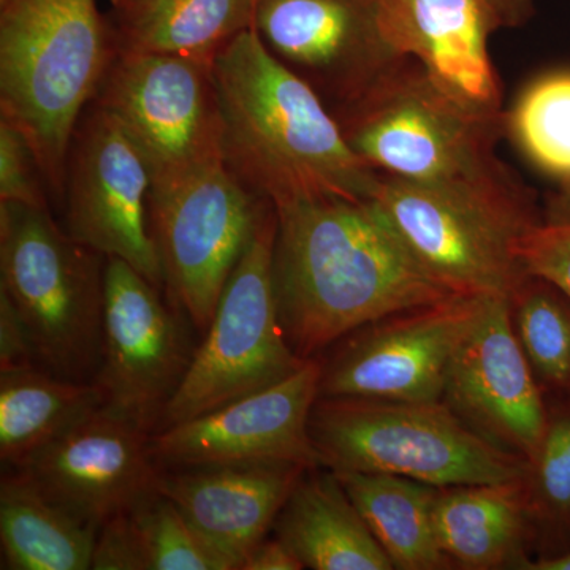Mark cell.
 <instances>
[{"instance_id":"6da1fadb","label":"cell","mask_w":570,"mask_h":570,"mask_svg":"<svg viewBox=\"0 0 570 570\" xmlns=\"http://www.w3.org/2000/svg\"><path fill=\"white\" fill-rule=\"evenodd\" d=\"M281 325L303 360L393 314L455 294L415 261L373 200L299 202L276 209Z\"/></svg>"},{"instance_id":"7a4b0ae2","label":"cell","mask_w":570,"mask_h":570,"mask_svg":"<svg viewBox=\"0 0 570 570\" xmlns=\"http://www.w3.org/2000/svg\"><path fill=\"white\" fill-rule=\"evenodd\" d=\"M213 80L225 163L258 197L275 209L371 198L377 171L348 146L321 96L275 58L254 29L217 52Z\"/></svg>"},{"instance_id":"3957f363","label":"cell","mask_w":570,"mask_h":570,"mask_svg":"<svg viewBox=\"0 0 570 570\" xmlns=\"http://www.w3.org/2000/svg\"><path fill=\"white\" fill-rule=\"evenodd\" d=\"M370 200L428 275L452 294L510 298L530 276L519 246L542 209L502 163L442 181L379 174Z\"/></svg>"},{"instance_id":"277c9868","label":"cell","mask_w":570,"mask_h":570,"mask_svg":"<svg viewBox=\"0 0 570 570\" xmlns=\"http://www.w3.org/2000/svg\"><path fill=\"white\" fill-rule=\"evenodd\" d=\"M0 104L62 194L82 108L111 67V32L97 0L0 3Z\"/></svg>"},{"instance_id":"5b68a950","label":"cell","mask_w":570,"mask_h":570,"mask_svg":"<svg viewBox=\"0 0 570 570\" xmlns=\"http://www.w3.org/2000/svg\"><path fill=\"white\" fill-rule=\"evenodd\" d=\"M309 434L330 471L382 472L438 487L527 478L530 463L480 436L442 401L318 396Z\"/></svg>"},{"instance_id":"8992f818","label":"cell","mask_w":570,"mask_h":570,"mask_svg":"<svg viewBox=\"0 0 570 570\" xmlns=\"http://www.w3.org/2000/svg\"><path fill=\"white\" fill-rule=\"evenodd\" d=\"M48 208L0 204V292L9 296L45 370L92 382L102 356L104 272Z\"/></svg>"},{"instance_id":"52a82bcc","label":"cell","mask_w":570,"mask_h":570,"mask_svg":"<svg viewBox=\"0 0 570 570\" xmlns=\"http://www.w3.org/2000/svg\"><path fill=\"white\" fill-rule=\"evenodd\" d=\"M356 156L374 171L411 181H442L497 167L502 118L468 110L400 59L354 104L333 112Z\"/></svg>"},{"instance_id":"ba28073f","label":"cell","mask_w":570,"mask_h":570,"mask_svg":"<svg viewBox=\"0 0 570 570\" xmlns=\"http://www.w3.org/2000/svg\"><path fill=\"white\" fill-rule=\"evenodd\" d=\"M276 236L277 213L268 204L225 285L204 343L195 348L178 392L165 407L160 428L272 387L305 365L281 325L273 273Z\"/></svg>"},{"instance_id":"9c48e42d","label":"cell","mask_w":570,"mask_h":570,"mask_svg":"<svg viewBox=\"0 0 570 570\" xmlns=\"http://www.w3.org/2000/svg\"><path fill=\"white\" fill-rule=\"evenodd\" d=\"M268 204L224 159L151 187L149 223L165 285L200 332Z\"/></svg>"},{"instance_id":"30bf717a","label":"cell","mask_w":570,"mask_h":570,"mask_svg":"<svg viewBox=\"0 0 570 570\" xmlns=\"http://www.w3.org/2000/svg\"><path fill=\"white\" fill-rule=\"evenodd\" d=\"M119 51L97 94V107L137 146L151 174V187L225 160L213 62Z\"/></svg>"},{"instance_id":"8fae6325","label":"cell","mask_w":570,"mask_h":570,"mask_svg":"<svg viewBox=\"0 0 570 570\" xmlns=\"http://www.w3.org/2000/svg\"><path fill=\"white\" fill-rule=\"evenodd\" d=\"M487 298L453 295L362 326L321 362L318 396L441 401L453 355Z\"/></svg>"},{"instance_id":"7c38bea8","label":"cell","mask_w":570,"mask_h":570,"mask_svg":"<svg viewBox=\"0 0 570 570\" xmlns=\"http://www.w3.org/2000/svg\"><path fill=\"white\" fill-rule=\"evenodd\" d=\"M104 268L102 356L94 384L104 407L135 425L159 428L189 370L194 351L159 287L121 261Z\"/></svg>"},{"instance_id":"4fadbf2b","label":"cell","mask_w":570,"mask_h":570,"mask_svg":"<svg viewBox=\"0 0 570 570\" xmlns=\"http://www.w3.org/2000/svg\"><path fill=\"white\" fill-rule=\"evenodd\" d=\"M69 167L67 234L163 287V262L148 220L151 174L129 135L102 108L78 132Z\"/></svg>"},{"instance_id":"5bb4252c","label":"cell","mask_w":570,"mask_h":570,"mask_svg":"<svg viewBox=\"0 0 570 570\" xmlns=\"http://www.w3.org/2000/svg\"><path fill=\"white\" fill-rule=\"evenodd\" d=\"M254 31L332 112L404 58L382 32L379 0H258Z\"/></svg>"},{"instance_id":"9a60e30c","label":"cell","mask_w":570,"mask_h":570,"mask_svg":"<svg viewBox=\"0 0 570 570\" xmlns=\"http://www.w3.org/2000/svg\"><path fill=\"white\" fill-rule=\"evenodd\" d=\"M321 374V362L309 358L272 387L160 428L151 436L154 459L171 469L245 463L321 466L309 434Z\"/></svg>"},{"instance_id":"2e32d148","label":"cell","mask_w":570,"mask_h":570,"mask_svg":"<svg viewBox=\"0 0 570 570\" xmlns=\"http://www.w3.org/2000/svg\"><path fill=\"white\" fill-rule=\"evenodd\" d=\"M445 404L475 433L532 463L549 426V404L524 355L509 296H489L450 363Z\"/></svg>"},{"instance_id":"e0dca14e","label":"cell","mask_w":570,"mask_h":570,"mask_svg":"<svg viewBox=\"0 0 570 570\" xmlns=\"http://www.w3.org/2000/svg\"><path fill=\"white\" fill-rule=\"evenodd\" d=\"M157 466L149 431L100 407L18 469L99 531L159 493Z\"/></svg>"},{"instance_id":"ac0fdd59","label":"cell","mask_w":570,"mask_h":570,"mask_svg":"<svg viewBox=\"0 0 570 570\" xmlns=\"http://www.w3.org/2000/svg\"><path fill=\"white\" fill-rule=\"evenodd\" d=\"M379 21L393 50L417 61L442 92L480 116H504L490 55L499 26L485 0H379Z\"/></svg>"},{"instance_id":"d6986e66","label":"cell","mask_w":570,"mask_h":570,"mask_svg":"<svg viewBox=\"0 0 570 570\" xmlns=\"http://www.w3.org/2000/svg\"><path fill=\"white\" fill-rule=\"evenodd\" d=\"M307 469L287 463L181 468L163 472L159 491L227 570H242Z\"/></svg>"},{"instance_id":"ffe728a7","label":"cell","mask_w":570,"mask_h":570,"mask_svg":"<svg viewBox=\"0 0 570 570\" xmlns=\"http://www.w3.org/2000/svg\"><path fill=\"white\" fill-rule=\"evenodd\" d=\"M527 478L438 490L434 530L453 566L523 570L531 561L534 527Z\"/></svg>"},{"instance_id":"44dd1931","label":"cell","mask_w":570,"mask_h":570,"mask_svg":"<svg viewBox=\"0 0 570 570\" xmlns=\"http://www.w3.org/2000/svg\"><path fill=\"white\" fill-rule=\"evenodd\" d=\"M311 468L295 483L275 523L305 569L393 570L362 513L330 469Z\"/></svg>"},{"instance_id":"7402d4cb","label":"cell","mask_w":570,"mask_h":570,"mask_svg":"<svg viewBox=\"0 0 570 570\" xmlns=\"http://www.w3.org/2000/svg\"><path fill=\"white\" fill-rule=\"evenodd\" d=\"M97 530L52 501L26 472L0 482L2 569H91Z\"/></svg>"},{"instance_id":"603a6c76","label":"cell","mask_w":570,"mask_h":570,"mask_svg":"<svg viewBox=\"0 0 570 570\" xmlns=\"http://www.w3.org/2000/svg\"><path fill=\"white\" fill-rule=\"evenodd\" d=\"M100 407L104 396L94 382L36 366L0 371V459L21 468Z\"/></svg>"},{"instance_id":"cb8c5ba5","label":"cell","mask_w":570,"mask_h":570,"mask_svg":"<svg viewBox=\"0 0 570 570\" xmlns=\"http://www.w3.org/2000/svg\"><path fill=\"white\" fill-rule=\"evenodd\" d=\"M335 472V471H333ZM379 546L397 570L453 568L438 542V487L382 472H335Z\"/></svg>"},{"instance_id":"d4e9b609","label":"cell","mask_w":570,"mask_h":570,"mask_svg":"<svg viewBox=\"0 0 570 570\" xmlns=\"http://www.w3.org/2000/svg\"><path fill=\"white\" fill-rule=\"evenodd\" d=\"M258 0H145L119 14V50L165 52L213 62L254 29Z\"/></svg>"},{"instance_id":"484cf974","label":"cell","mask_w":570,"mask_h":570,"mask_svg":"<svg viewBox=\"0 0 570 570\" xmlns=\"http://www.w3.org/2000/svg\"><path fill=\"white\" fill-rule=\"evenodd\" d=\"M504 137L557 189L570 190V67L542 71L504 110Z\"/></svg>"},{"instance_id":"4316f807","label":"cell","mask_w":570,"mask_h":570,"mask_svg":"<svg viewBox=\"0 0 570 570\" xmlns=\"http://www.w3.org/2000/svg\"><path fill=\"white\" fill-rule=\"evenodd\" d=\"M521 348L543 393L570 404V298L557 285L528 276L510 295Z\"/></svg>"},{"instance_id":"83f0119b","label":"cell","mask_w":570,"mask_h":570,"mask_svg":"<svg viewBox=\"0 0 570 570\" xmlns=\"http://www.w3.org/2000/svg\"><path fill=\"white\" fill-rule=\"evenodd\" d=\"M546 438L528 472L539 558L570 550V404L551 403Z\"/></svg>"},{"instance_id":"f1b7e54d","label":"cell","mask_w":570,"mask_h":570,"mask_svg":"<svg viewBox=\"0 0 570 570\" xmlns=\"http://www.w3.org/2000/svg\"><path fill=\"white\" fill-rule=\"evenodd\" d=\"M149 570H227L163 493L130 512Z\"/></svg>"},{"instance_id":"f546056e","label":"cell","mask_w":570,"mask_h":570,"mask_svg":"<svg viewBox=\"0 0 570 570\" xmlns=\"http://www.w3.org/2000/svg\"><path fill=\"white\" fill-rule=\"evenodd\" d=\"M519 257L528 275L549 281L570 298V190L549 195L539 223L521 238Z\"/></svg>"},{"instance_id":"4dcf8cb0","label":"cell","mask_w":570,"mask_h":570,"mask_svg":"<svg viewBox=\"0 0 570 570\" xmlns=\"http://www.w3.org/2000/svg\"><path fill=\"white\" fill-rule=\"evenodd\" d=\"M41 168L31 142L10 119H0V204L47 208Z\"/></svg>"},{"instance_id":"1f68e13d","label":"cell","mask_w":570,"mask_h":570,"mask_svg":"<svg viewBox=\"0 0 570 570\" xmlns=\"http://www.w3.org/2000/svg\"><path fill=\"white\" fill-rule=\"evenodd\" d=\"M91 569L149 570L130 512L107 521L97 532Z\"/></svg>"},{"instance_id":"d6a6232c","label":"cell","mask_w":570,"mask_h":570,"mask_svg":"<svg viewBox=\"0 0 570 570\" xmlns=\"http://www.w3.org/2000/svg\"><path fill=\"white\" fill-rule=\"evenodd\" d=\"M36 348L24 322L0 292V371L26 370L36 366Z\"/></svg>"},{"instance_id":"836d02e7","label":"cell","mask_w":570,"mask_h":570,"mask_svg":"<svg viewBox=\"0 0 570 570\" xmlns=\"http://www.w3.org/2000/svg\"><path fill=\"white\" fill-rule=\"evenodd\" d=\"M305 569L295 551L279 538H265L243 562L242 570H302Z\"/></svg>"},{"instance_id":"e575fe53","label":"cell","mask_w":570,"mask_h":570,"mask_svg":"<svg viewBox=\"0 0 570 570\" xmlns=\"http://www.w3.org/2000/svg\"><path fill=\"white\" fill-rule=\"evenodd\" d=\"M499 29H517L534 17L535 0H485Z\"/></svg>"},{"instance_id":"d590c367","label":"cell","mask_w":570,"mask_h":570,"mask_svg":"<svg viewBox=\"0 0 570 570\" xmlns=\"http://www.w3.org/2000/svg\"><path fill=\"white\" fill-rule=\"evenodd\" d=\"M523 570H570V550L557 557L538 558L524 566Z\"/></svg>"},{"instance_id":"8d00e7d4","label":"cell","mask_w":570,"mask_h":570,"mask_svg":"<svg viewBox=\"0 0 570 570\" xmlns=\"http://www.w3.org/2000/svg\"><path fill=\"white\" fill-rule=\"evenodd\" d=\"M112 9L118 11V13H122L124 10L129 6V0H110Z\"/></svg>"},{"instance_id":"74e56055","label":"cell","mask_w":570,"mask_h":570,"mask_svg":"<svg viewBox=\"0 0 570 570\" xmlns=\"http://www.w3.org/2000/svg\"><path fill=\"white\" fill-rule=\"evenodd\" d=\"M145 2V0H129V6H127V9L122 11V13H126V11L135 9V7L140 6V3ZM118 13V14H122Z\"/></svg>"},{"instance_id":"f35d334b","label":"cell","mask_w":570,"mask_h":570,"mask_svg":"<svg viewBox=\"0 0 570 570\" xmlns=\"http://www.w3.org/2000/svg\"><path fill=\"white\" fill-rule=\"evenodd\" d=\"M3 2H6V0H0V3H3Z\"/></svg>"}]
</instances>
